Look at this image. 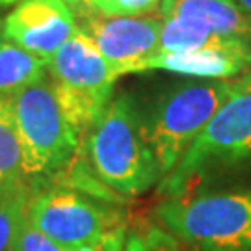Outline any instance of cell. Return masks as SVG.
Returning a JSON list of instances; mask_svg holds the SVG:
<instances>
[{
    "mask_svg": "<svg viewBox=\"0 0 251 251\" xmlns=\"http://www.w3.org/2000/svg\"><path fill=\"white\" fill-rule=\"evenodd\" d=\"M158 15L188 19L218 36L251 43V15L233 0H162Z\"/></svg>",
    "mask_w": 251,
    "mask_h": 251,
    "instance_id": "cell-11",
    "label": "cell"
},
{
    "mask_svg": "<svg viewBox=\"0 0 251 251\" xmlns=\"http://www.w3.org/2000/svg\"><path fill=\"white\" fill-rule=\"evenodd\" d=\"M233 91L234 93H251V69L244 73L236 82H233Z\"/></svg>",
    "mask_w": 251,
    "mask_h": 251,
    "instance_id": "cell-20",
    "label": "cell"
},
{
    "mask_svg": "<svg viewBox=\"0 0 251 251\" xmlns=\"http://www.w3.org/2000/svg\"><path fill=\"white\" fill-rule=\"evenodd\" d=\"M76 32V13L63 0H23L0 25V37L45 62Z\"/></svg>",
    "mask_w": 251,
    "mask_h": 251,
    "instance_id": "cell-9",
    "label": "cell"
},
{
    "mask_svg": "<svg viewBox=\"0 0 251 251\" xmlns=\"http://www.w3.org/2000/svg\"><path fill=\"white\" fill-rule=\"evenodd\" d=\"M233 2L242 9V11H246L248 15H251V0H233Z\"/></svg>",
    "mask_w": 251,
    "mask_h": 251,
    "instance_id": "cell-22",
    "label": "cell"
},
{
    "mask_svg": "<svg viewBox=\"0 0 251 251\" xmlns=\"http://www.w3.org/2000/svg\"><path fill=\"white\" fill-rule=\"evenodd\" d=\"M26 218L69 251H102L108 234L121 225L112 208L65 186L34 190Z\"/></svg>",
    "mask_w": 251,
    "mask_h": 251,
    "instance_id": "cell-7",
    "label": "cell"
},
{
    "mask_svg": "<svg viewBox=\"0 0 251 251\" xmlns=\"http://www.w3.org/2000/svg\"><path fill=\"white\" fill-rule=\"evenodd\" d=\"M19 2H23V0H0V8H8V6H13Z\"/></svg>",
    "mask_w": 251,
    "mask_h": 251,
    "instance_id": "cell-23",
    "label": "cell"
},
{
    "mask_svg": "<svg viewBox=\"0 0 251 251\" xmlns=\"http://www.w3.org/2000/svg\"><path fill=\"white\" fill-rule=\"evenodd\" d=\"M8 251H21L19 250V246H17V242H13V246H11V248H9Z\"/></svg>",
    "mask_w": 251,
    "mask_h": 251,
    "instance_id": "cell-24",
    "label": "cell"
},
{
    "mask_svg": "<svg viewBox=\"0 0 251 251\" xmlns=\"http://www.w3.org/2000/svg\"><path fill=\"white\" fill-rule=\"evenodd\" d=\"M154 216L192 251H251V186L166 198Z\"/></svg>",
    "mask_w": 251,
    "mask_h": 251,
    "instance_id": "cell-2",
    "label": "cell"
},
{
    "mask_svg": "<svg viewBox=\"0 0 251 251\" xmlns=\"http://www.w3.org/2000/svg\"><path fill=\"white\" fill-rule=\"evenodd\" d=\"M0 184H2V182H0Z\"/></svg>",
    "mask_w": 251,
    "mask_h": 251,
    "instance_id": "cell-26",
    "label": "cell"
},
{
    "mask_svg": "<svg viewBox=\"0 0 251 251\" xmlns=\"http://www.w3.org/2000/svg\"><path fill=\"white\" fill-rule=\"evenodd\" d=\"M145 242H147V251H186L180 248L177 238L156 227L145 233Z\"/></svg>",
    "mask_w": 251,
    "mask_h": 251,
    "instance_id": "cell-19",
    "label": "cell"
},
{
    "mask_svg": "<svg viewBox=\"0 0 251 251\" xmlns=\"http://www.w3.org/2000/svg\"><path fill=\"white\" fill-rule=\"evenodd\" d=\"M25 147L28 177L62 171L78 149L80 136L63 114L49 76L6 97Z\"/></svg>",
    "mask_w": 251,
    "mask_h": 251,
    "instance_id": "cell-6",
    "label": "cell"
},
{
    "mask_svg": "<svg viewBox=\"0 0 251 251\" xmlns=\"http://www.w3.org/2000/svg\"><path fill=\"white\" fill-rule=\"evenodd\" d=\"M15 242H17L21 251H69L58 242H54L52 238H49L47 234L41 233L36 225L30 224L26 216L21 224Z\"/></svg>",
    "mask_w": 251,
    "mask_h": 251,
    "instance_id": "cell-17",
    "label": "cell"
},
{
    "mask_svg": "<svg viewBox=\"0 0 251 251\" xmlns=\"http://www.w3.org/2000/svg\"><path fill=\"white\" fill-rule=\"evenodd\" d=\"M25 147L6 99H0V182L26 179Z\"/></svg>",
    "mask_w": 251,
    "mask_h": 251,
    "instance_id": "cell-15",
    "label": "cell"
},
{
    "mask_svg": "<svg viewBox=\"0 0 251 251\" xmlns=\"http://www.w3.org/2000/svg\"><path fill=\"white\" fill-rule=\"evenodd\" d=\"M47 71L63 114L80 138L104 112L117 78L123 76L80 32L47 60Z\"/></svg>",
    "mask_w": 251,
    "mask_h": 251,
    "instance_id": "cell-5",
    "label": "cell"
},
{
    "mask_svg": "<svg viewBox=\"0 0 251 251\" xmlns=\"http://www.w3.org/2000/svg\"><path fill=\"white\" fill-rule=\"evenodd\" d=\"M0 25H2V19H0Z\"/></svg>",
    "mask_w": 251,
    "mask_h": 251,
    "instance_id": "cell-25",
    "label": "cell"
},
{
    "mask_svg": "<svg viewBox=\"0 0 251 251\" xmlns=\"http://www.w3.org/2000/svg\"><path fill=\"white\" fill-rule=\"evenodd\" d=\"M32 192L34 186L26 179L0 184V251H8L15 242Z\"/></svg>",
    "mask_w": 251,
    "mask_h": 251,
    "instance_id": "cell-14",
    "label": "cell"
},
{
    "mask_svg": "<svg viewBox=\"0 0 251 251\" xmlns=\"http://www.w3.org/2000/svg\"><path fill=\"white\" fill-rule=\"evenodd\" d=\"M162 69L203 80H225L251 69V47L201 49L184 52H156L145 58L134 73Z\"/></svg>",
    "mask_w": 251,
    "mask_h": 251,
    "instance_id": "cell-10",
    "label": "cell"
},
{
    "mask_svg": "<svg viewBox=\"0 0 251 251\" xmlns=\"http://www.w3.org/2000/svg\"><path fill=\"white\" fill-rule=\"evenodd\" d=\"M78 32L99 49V52L123 75L134 73L136 67L158 52L162 17H106L91 11H78Z\"/></svg>",
    "mask_w": 251,
    "mask_h": 251,
    "instance_id": "cell-8",
    "label": "cell"
},
{
    "mask_svg": "<svg viewBox=\"0 0 251 251\" xmlns=\"http://www.w3.org/2000/svg\"><path fill=\"white\" fill-rule=\"evenodd\" d=\"M84 138L91 173L112 192L138 196L162 180L147 138L145 114L128 93L112 97Z\"/></svg>",
    "mask_w": 251,
    "mask_h": 251,
    "instance_id": "cell-1",
    "label": "cell"
},
{
    "mask_svg": "<svg viewBox=\"0 0 251 251\" xmlns=\"http://www.w3.org/2000/svg\"><path fill=\"white\" fill-rule=\"evenodd\" d=\"M233 95V82L188 80L162 93L145 114L147 138L162 170L170 173L192 142Z\"/></svg>",
    "mask_w": 251,
    "mask_h": 251,
    "instance_id": "cell-4",
    "label": "cell"
},
{
    "mask_svg": "<svg viewBox=\"0 0 251 251\" xmlns=\"http://www.w3.org/2000/svg\"><path fill=\"white\" fill-rule=\"evenodd\" d=\"M63 2H65V4H69V6L73 8V11H78V9L84 8L90 0H63Z\"/></svg>",
    "mask_w": 251,
    "mask_h": 251,
    "instance_id": "cell-21",
    "label": "cell"
},
{
    "mask_svg": "<svg viewBox=\"0 0 251 251\" xmlns=\"http://www.w3.org/2000/svg\"><path fill=\"white\" fill-rule=\"evenodd\" d=\"M102 251H147L145 234L128 231L123 225H117L112 233L108 234Z\"/></svg>",
    "mask_w": 251,
    "mask_h": 251,
    "instance_id": "cell-18",
    "label": "cell"
},
{
    "mask_svg": "<svg viewBox=\"0 0 251 251\" xmlns=\"http://www.w3.org/2000/svg\"><path fill=\"white\" fill-rule=\"evenodd\" d=\"M236 47H251V43L218 36L203 25L188 19H162L158 52H184V50H201V49H236Z\"/></svg>",
    "mask_w": 251,
    "mask_h": 251,
    "instance_id": "cell-12",
    "label": "cell"
},
{
    "mask_svg": "<svg viewBox=\"0 0 251 251\" xmlns=\"http://www.w3.org/2000/svg\"><path fill=\"white\" fill-rule=\"evenodd\" d=\"M45 73V60L0 37V99L41 80Z\"/></svg>",
    "mask_w": 251,
    "mask_h": 251,
    "instance_id": "cell-13",
    "label": "cell"
},
{
    "mask_svg": "<svg viewBox=\"0 0 251 251\" xmlns=\"http://www.w3.org/2000/svg\"><path fill=\"white\" fill-rule=\"evenodd\" d=\"M162 0H90L78 11H91L106 17H136L160 8ZM75 11V13H78Z\"/></svg>",
    "mask_w": 251,
    "mask_h": 251,
    "instance_id": "cell-16",
    "label": "cell"
},
{
    "mask_svg": "<svg viewBox=\"0 0 251 251\" xmlns=\"http://www.w3.org/2000/svg\"><path fill=\"white\" fill-rule=\"evenodd\" d=\"M251 164V93H234L160 180L166 198H182L199 182Z\"/></svg>",
    "mask_w": 251,
    "mask_h": 251,
    "instance_id": "cell-3",
    "label": "cell"
}]
</instances>
